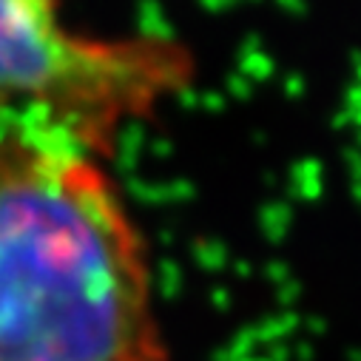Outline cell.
<instances>
[{"mask_svg":"<svg viewBox=\"0 0 361 361\" xmlns=\"http://www.w3.org/2000/svg\"><path fill=\"white\" fill-rule=\"evenodd\" d=\"M0 361H173L103 157L0 134Z\"/></svg>","mask_w":361,"mask_h":361,"instance_id":"6da1fadb","label":"cell"},{"mask_svg":"<svg viewBox=\"0 0 361 361\" xmlns=\"http://www.w3.org/2000/svg\"><path fill=\"white\" fill-rule=\"evenodd\" d=\"M63 6L0 0V134L57 140L106 159L128 123L191 85L194 54L162 35L77 32Z\"/></svg>","mask_w":361,"mask_h":361,"instance_id":"7a4b0ae2","label":"cell"}]
</instances>
